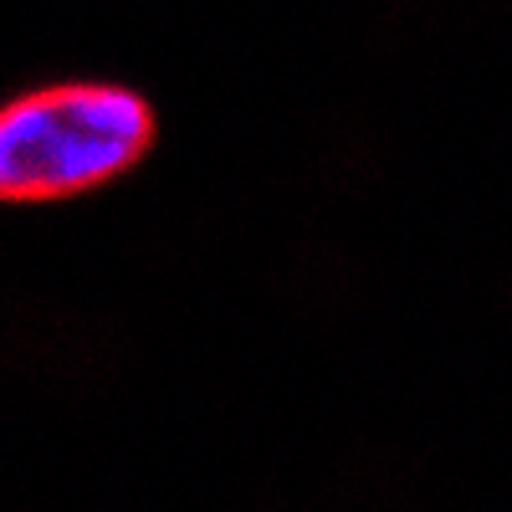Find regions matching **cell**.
<instances>
[{
    "label": "cell",
    "mask_w": 512,
    "mask_h": 512,
    "mask_svg": "<svg viewBox=\"0 0 512 512\" xmlns=\"http://www.w3.org/2000/svg\"><path fill=\"white\" fill-rule=\"evenodd\" d=\"M154 144L139 93L72 82L0 108V200H67L128 175Z\"/></svg>",
    "instance_id": "6da1fadb"
}]
</instances>
